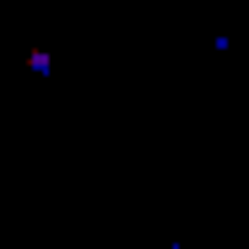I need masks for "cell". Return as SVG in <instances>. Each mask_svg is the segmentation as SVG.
I'll use <instances>...</instances> for the list:
<instances>
[{"label": "cell", "instance_id": "obj_1", "mask_svg": "<svg viewBox=\"0 0 249 249\" xmlns=\"http://www.w3.org/2000/svg\"><path fill=\"white\" fill-rule=\"evenodd\" d=\"M27 65H33V76H49V49H33Z\"/></svg>", "mask_w": 249, "mask_h": 249}, {"label": "cell", "instance_id": "obj_2", "mask_svg": "<svg viewBox=\"0 0 249 249\" xmlns=\"http://www.w3.org/2000/svg\"><path fill=\"white\" fill-rule=\"evenodd\" d=\"M92 6H108V0H92Z\"/></svg>", "mask_w": 249, "mask_h": 249}]
</instances>
